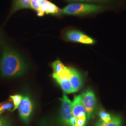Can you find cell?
Wrapping results in <instances>:
<instances>
[{
    "instance_id": "e0dca14e",
    "label": "cell",
    "mask_w": 126,
    "mask_h": 126,
    "mask_svg": "<svg viewBox=\"0 0 126 126\" xmlns=\"http://www.w3.org/2000/svg\"><path fill=\"white\" fill-rule=\"evenodd\" d=\"M10 98L13 103L14 108L13 111H14L18 108V106L23 99V96L21 95L16 94L10 96Z\"/></svg>"
},
{
    "instance_id": "8fae6325",
    "label": "cell",
    "mask_w": 126,
    "mask_h": 126,
    "mask_svg": "<svg viewBox=\"0 0 126 126\" xmlns=\"http://www.w3.org/2000/svg\"><path fill=\"white\" fill-rule=\"evenodd\" d=\"M31 0H13L9 16L20 9H31Z\"/></svg>"
},
{
    "instance_id": "9a60e30c",
    "label": "cell",
    "mask_w": 126,
    "mask_h": 126,
    "mask_svg": "<svg viewBox=\"0 0 126 126\" xmlns=\"http://www.w3.org/2000/svg\"><path fill=\"white\" fill-rule=\"evenodd\" d=\"M12 100H9L0 104V114L4 113L6 111H13L14 105L11 102Z\"/></svg>"
},
{
    "instance_id": "30bf717a",
    "label": "cell",
    "mask_w": 126,
    "mask_h": 126,
    "mask_svg": "<svg viewBox=\"0 0 126 126\" xmlns=\"http://www.w3.org/2000/svg\"><path fill=\"white\" fill-rule=\"evenodd\" d=\"M69 79L74 93L80 89L83 84V79L81 74L76 69L69 68Z\"/></svg>"
},
{
    "instance_id": "4fadbf2b",
    "label": "cell",
    "mask_w": 126,
    "mask_h": 126,
    "mask_svg": "<svg viewBox=\"0 0 126 126\" xmlns=\"http://www.w3.org/2000/svg\"><path fill=\"white\" fill-rule=\"evenodd\" d=\"M123 121L119 115H112L111 120L108 123H105L99 120L96 123L94 126H122Z\"/></svg>"
},
{
    "instance_id": "3957f363",
    "label": "cell",
    "mask_w": 126,
    "mask_h": 126,
    "mask_svg": "<svg viewBox=\"0 0 126 126\" xmlns=\"http://www.w3.org/2000/svg\"><path fill=\"white\" fill-rule=\"evenodd\" d=\"M31 9L36 11L38 16L45 14L55 16H61L62 9L48 0H31Z\"/></svg>"
},
{
    "instance_id": "7c38bea8",
    "label": "cell",
    "mask_w": 126,
    "mask_h": 126,
    "mask_svg": "<svg viewBox=\"0 0 126 126\" xmlns=\"http://www.w3.org/2000/svg\"><path fill=\"white\" fill-rule=\"evenodd\" d=\"M68 3H75V2H85L91 3H95L99 4L107 5L113 6L118 4L117 1L115 0H63Z\"/></svg>"
},
{
    "instance_id": "d6986e66",
    "label": "cell",
    "mask_w": 126,
    "mask_h": 126,
    "mask_svg": "<svg viewBox=\"0 0 126 126\" xmlns=\"http://www.w3.org/2000/svg\"><path fill=\"white\" fill-rule=\"evenodd\" d=\"M0 126H12V124L6 118L0 116Z\"/></svg>"
},
{
    "instance_id": "8992f818",
    "label": "cell",
    "mask_w": 126,
    "mask_h": 126,
    "mask_svg": "<svg viewBox=\"0 0 126 126\" xmlns=\"http://www.w3.org/2000/svg\"><path fill=\"white\" fill-rule=\"evenodd\" d=\"M60 100L62 102L60 119L61 126H72L71 124V120L73 116L72 112V102L64 94Z\"/></svg>"
},
{
    "instance_id": "2e32d148",
    "label": "cell",
    "mask_w": 126,
    "mask_h": 126,
    "mask_svg": "<svg viewBox=\"0 0 126 126\" xmlns=\"http://www.w3.org/2000/svg\"><path fill=\"white\" fill-rule=\"evenodd\" d=\"M98 115L99 116V120L105 123H108L111 120L112 115L107 113L103 109H101L98 112Z\"/></svg>"
},
{
    "instance_id": "9c48e42d",
    "label": "cell",
    "mask_w": 126,
    "mask_h": 126,
    "mask_svg": "<svg viewBox=\"0 0 126 126\" xmlns=\"http://www.w3.org/2000/svg\"><path fill=\"white\" fill-rule=\"evenodd\" d=\"M72 116L76 118L86 116V109L82 102L81 95L74 97L72 103Z\"/></svg>"
},
{
    "instance_id": "5b68a950",
    "label": "cell",
    "mask_w": 126,
    "mask_h": 126,
    "mask_svg": "<svg viewBox=\"0 0 126 126\" xmlns=\"http://www.w3.org/2000/svg\"><path fill=\"white\" fill-rule=\"evenodd\" d=\"M81 95L82 102L86 109L87 120L90 121L94 117L97 107L95 95L93 90L88 88Z\"/></svg>"
},
{
    "instance_id": "5bb4252c",
    "label": "cell",
    "mask_w": 126,
    "mask_h": 126,
    "mask_svg": "<svg viewBox=\"0 0 126 126\" xmlns=\"http://www.w3.org/2000/svg\"><path fill=\"white\" fill-rule=\"evenodd\" d=\"M51 66L53 70V73L60 74L67 68L59 60H57L52 63Z\"/></svg>"
},
{
    "instance_id": "ba28073f",
    "label": "cell",
    "mask_w": 126,
    "mask_h": 126,
    "mask_svg": "<svg viewBox=\"0 0 126 126\" xmlns=\"http://www.w3.org/2000/svg\"><path fill=\"white\" fill-rule=\"evenodd\" d=\"M69 68L66 69L60 74L53 73L52 77L59 83L63 91L66 94H71L74 93L69 79Z\"/></svg>"
},
{
    "instance_id": "277c9868",
    "label": "cell",
    "mask_w": 126,
    "mask_h": 126,
    "mask_svg": "<svg viewBox=\"0 0 126 126\" xmlns=\"http://www.w3.org/2000/svg\"><path fill=\"white\" fill-rule=\"evenodd\" d=\"M62 35L65 40L69 42L87 45H93L96 42L93 37L74 27H68L65 28L62 31Z\"/></svg>"
},
{
    "instance_id": "7a4b0ae2",
    "label": "cell",
    "mask_w": 126,
    "mask_h": 126,
    "mask_svg": "<svg viewBox=\"0 0 126 126\" xmlns=\"http://www.w3.org/2000/svg\"><path fill=\"white\" fill-rule=\"evenodd\" d=\"M114 6L91 3L75 2L70 3L62 9V13L68 16L85 17L93 16L112 10Z\"/></svg>"
},
{
    "instance_id": "6da1fadb",
    "label": "cell",
    "mask_w": 126,
    "mask_h": 126,
    "mask_svg": "<svg viewBox=\"0 0 126 126\" xmlns=\"http://www.w3.org/2000/svg\"><path fill=\"white\" fill-rule=\"evenodd\" d=\"M26 69L23 58L18 52L8 46L2 47L0 71L2 76L15 77L22 75Z\"/></svg>"
},
{
    "instance_id": "ac0fdd59",
    "label": "cell",
    "mask_w": 126,
    "mask_h": 126,
    "mask_svg": "<svg viewBox=\"0 0 126 126\" xmlns=\"http://www.w3.org/2000/svg\"><path fill=\"white\" fill-rule=\"evenodd\" d=\"M87 121L86 116L76 118V120L75 124L73 126H86Z\"/></svg>"
},
{
    "instance_id": "52a82bcc",
    "label": "cell",
    "mask_w": 126,
    "mask_h": 126,
    "mask_svg": "<svg viewBox=\"0 0 126 126\" xmlns=\"http://www.w3.org/2000/svg\"><path fill=\"white\" fill-rule=\"evenodd\" d=\"M18 108L20 117L22 121L26 124L28 123L33 109V105L30 97L27 96L23 97Z\"/></svg>"
}]
</instances>
